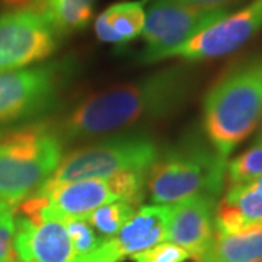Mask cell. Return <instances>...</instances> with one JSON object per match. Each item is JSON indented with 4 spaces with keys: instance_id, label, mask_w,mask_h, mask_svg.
<instances>
[{
    "instance_id": "obj_1",
    "label": "cell",
    "mask_w": 262,
    "mask_h": 262,
    "mask_svg": "<svg viewBox=\"0 0 262 262\" xmlns=\"http://www.w3.org/2000/svg\"><path fill=\"white\" fill-rule=\"evenodd\" d=\"M192 76L172 66L88 95L54 127L64 143L92 140L166 118L187 102Z\"/></svg>"
},
{
    "instance_id": "obj_2",
    "label": "cell",
    "mask_w": 262,
    "mask_h": 262,
    "mask_svg": "<svg viewBox=\"0 0 262 262\" xmlns=\"http://www.w3.org/2000/svg\"><path fill=\"white\" fill-rule=\"evenodd\" d=\"M262 117V50L234 61L208 89L203 130L222 159L252 133Z\"/></svg>"
},
{
    "instance_id": "obj_3",
    "label": "cell",
    "mask_w": 262,
    "mask_h": 262,
    "mask_svg": "<svg viewBox=\"0 0 262 262\" xmlns=\"http://www.w3.org/2000/svg\"><path fill=\"white\" fill-rule=\"evenodd\" d=\"M226 165L210 141L189 131L159 151L147 170L146 185L155 204H175L196 195L217 196L226 184Z\"/></svg>"
},
{
    "instance_id": "obj_4",
    "label": "cell",
    "mask_w": 262,
    "mask_h": 262,
    "mask_svg": "<svg viewBox=\"0 0 262 262\" xmlns=\"http://www.w3.org/2000/svg\"><path fill=\"white\" fill-rule=\"evenodd\" d=\"M63 158V141L47 122L0 136V201L16 207L47 181Z\"/></svg>"
},
{
    "instance_id": "obj_5",
    "label": "cell",
    "mask_w": 262,
    "mask_h": 262,
    "mask_svg": "<svg viewBox=\"0 0 262 262\" xmlns=\"http://www.w3.org/2000/svg\"><path fill=\"white\" fill-rule=\"evenodd\" d=\"M75 66L56 60L0 73V136L54 110Z\"/></svg>"
},
{
    "instance_id": "obj_6",
    "label": "cell",
    "mask_w": 262,
    "mask_h": 262,
    "mask_svg": "<svg viewBox=\"0 0 262 262\" xmlns=\"http://www.w3.org/2000/svg\"><path fill=\"white\" fill-rule=\"evenodd\" d=\"M156 141L143 133H125L70 151L61 158L51 182L108 178L125 170L147 172L159 155Z\"/></svg>"
},
{
    "instance_id": "obj_7",
    "label": "cell",
    "mask_w": 262,
    "mask_h": 262,
    "mask_svg": "<svg viewBox=\"0 0 262 262\" xmlns=\"http://www.w3.org/2000/svg\"><path fill=\"white\" fill-rule=\"evenodd\" d=\"M15 217L13 252L22 262H73L75 251L64 222L47 198L32 194L19 204Z\"/></svg>"
},
{
    "instance_id": "obj_8",
    "label": "cell",
    "mask_w": 262,
    "mask_h": 262,
    "mask_svg": "<svg viewBox=\"0 0 262 262\" xmlns=\"http://www.w3.org/2000/svg\"><path fill=\"white\" fill-rule=\"evenodd\" d=\"M233 8L203 9L173 0H155L146 13L141 35L146 48L140 63H156L165 53L185 44L213 24L227 16Z\"/></svg>"
},
{
    "instance_id": "obj_9",
    "label": "cell",
    "mask_w": 262,
    "mask_h": 262,
    "mask_svg": "<svg viewBox=\"0 0 262 262\" xmlns=\"http://www.w3.org/2000/svg\"><path fill=\"white\" fill-rule=\"evenodd\" d=\"M63 35L39 10L12 9L0 15V73L27 69L53 56Z\"/></svg>"
},
{
    "instance_id": "obj_10",
    "label": "cell",
    "mask_w": 262,
    "mask_h": 262,
    "mask_svg": "<svg viewBox=\"0 0 262 262\" xmlns=\"http://www.w3.org/2000/svg\"><path fill=\"white\" fill-rule=\"evenodd\" d=\"M262 31V0H251L245 8L230 12L185 44L160 57L181 58L185 61H203L229 56L242 48Z\"/></svg>"
},
{
    "instance_id": "obj_11",
    "label": "cell",
    "mask_w": 262,
    "mask_h": 262,
    "mask_svg": "<svg viewBox=\"0 0 262 262\" xmlns=\"http://www.w3.org/2000/svg\"><path fill=\"white\" fill-rule=\"evenodd\" d=\"M170 206L166 241L187 249L191 258L200 259L214 239L215 196H191Z\"/></svg>"
},
{
    "instance_id": "obj_12",
    "label": "cell",
    "mask_w": 262,
    "mask_h": 262,
    "mask_svg": "<svg viewBox=\"0 0 262 262\" xmlns=\"http://www.w3.org/2000/svg\"><path fill=\"white\" fill-rule=\"evenodd\" d=\"M47 198L50 208L58 217H84L99 207L118 201L108 178H95L73 182L46 181L35 191Z\"/></svg>"
},
{
    "instance_id": "obj_13",
    "label": "cell",
    "mask_w": 262,
    "mask_h": 262,
    "mask_svg": "<svg viewBox=\"0 0 262 262\" xmlns=\"http://www.w3.org/2000/svg\"><path fill=\"white\" fill-rule=\"evenodd\" d=\"M170 211V204L140 207L118 233L108 237L117 262L165 242L168 237Z\"/></svg>"
},
{
    "instance_id": "obj_14",
    "label": "cell",
    "mask_w": 262,
    "mask_h": 262,
    "mask_svg": "<svg viewBox=\"0 0 262 262\" xmlns=\"http://www.w3.org/2000/svg\"><path fill=\"white\" fill-rule=\"evenodd\" d=\"M253 225H262V177L227 188L215 206L214 234H233Z\"/></svg>"
},
{
    "instance_id": "obj_15",
    "label": "cell",
    "mask_w": 262,
    "mask_h": 262,
    "mask_svg": "<svg viewBox=\"0 0 262 262\" xmlns=\"http://www.w3.org/2000/svg\"><path fill=\"white\" fill-rule=\"evenodd\" d=\"M146 20L143 2H121L106 8L95 20L99 41L124 46L141 35Z\"/></svg>"
},
{
    "instance_id": "obj_16",
    "label": "cell",
    "mask_w": 262,
    "mask_h": 262,
    "mask_svg": "<svg viewBox=\"0 0 262 262\" xmlns=\"http://www.w3.org/2000/svg\"><path fill=\"white\" fill-rule=\"evenodd\" d=\"M262 258V225H253L233 234H214L201 262H251Z\"/></svg>"
},
{
    "instance_id": "obj_17",
    "label": "cell",
    "mask_w": 262,
    "mask_h": 262,
    "mask_svg": "<svg viewBox=\"0 0 262 262\" xmlns=\"http://www.w3.org/2000/svg\"><path fill=\"white\" fill-rule=\"evenodd\" d=\"M31 8L39 10L61 35H67L91 24L95 0H34Z\"/></svg>"
},
{
    "instance_id": "obj_18",
    "label": "cell",
    "mask_w": 262,
    "mask_h": 262,
    "mask_svg": "<svg viewBox=\"0 0 262 262\" xmlns=\"http://www.w3.org/2000/svg\"><path fill=\"white\" fill-rule=\"evenodd\" d=\"M137 210L125 201H115L94 210L84 215V220L102 237H113L121 230Z\"/></svg>"
},
{
    "instance_id": "obj_19",
    "label": "cell",
    "mask_w": 262,
    "mask_h": 262,
    "mask_svg": "<svg viewBox=\"0 0 262 262\" xmlns=\"http://www.w3.org/2000/svg\"><path fill=\"white\" fill-rule=\"evenodd\" d=\"M259 177H262L261 141H255L252 147L245 150L226 165V184H229L227 188L244 185Z\"/></svg>"
},
{
    "instance_id": "obj_20",
    "label": "cell",
    "mask_w": 262,
    "mask_h": 262,
    "mask_svg": "<svg viewBox=\"0 0 262 262\" xmlns=\"http://www.w3.org/2000/svg\"><path fill=\"white\" fill-rule=\"evenodd\" d=\"M63 222L75 251L73 262H84L89 259L103 242L102 236L95 232L84 217H63Z\"/></svg>"
},
{
    "instance_id": "obj_21",
    "label": "cell",
    "mask_w": 262,
    "mask_h": 262,
    "mask_svg": "<svg viewBox=\"0 0 262 262\" xmlns=\"http://www.w3.org/2000/svg\"><path fill=\"white\" fill-rule=\"evenodd\" d=\"M191 255L187 249L170 242H162L131 256L134 262H184Z\"/></svg>"
},
{
    "instance_id": "obj_22",
    "label": "cell",
    "mask_w": 262,
    "mask_h": 262,
    "mask_svg": "<svg viewBox=\"0 0 262 262\" xmlns=\"http://www.w3.org/2000/svg\"><path fill=\"white\" fill-rule=\"evenodd\" d=\"M16 208L0 201V262H9L13 253Z\"/></svg>"
},
{
    "instance_id": "obj_23",
    "label": "cell",
    "mask_w": 262,
    "mask_h": 262,
    "mask_svg": "<svg viewBox=\"0 0 262 262\" xmlns=\"http://www.w3.org/2000/svg\"><path fill=\"white\" fill-rule=\"evenodd\" d=\"M187 6H195L203 9H217V8H233L242 0H173Z\"/></svg>"
},
{
    "instance_id": "obj_24",
    "label": "cell",
    "mask_w": 262,
    "mask_h": 262,
    "mask_svg": "<svg viewBox=\"0 0 262 262\" xmlns=\"http://www.w3.org/2000/svg\"><path fill=\"white\" fill-rule=\"evenodd\" d=\"M258 131H256V137H255V141H261L262 143V117L261 120H259V122H258Z\"/></svg>"
},
{
    "instance_id": "obj_25",
    "label": "cell",
    "mask_w": 262,
    "mask_h": 262,
    "mask_svg": "<svg viewBox=\"0 0 262 262\" xmlns=\"http://www.w3.org/2000/svg\"><path fill=\"white\" fill-rule=\"evenodd\" d=\"M9 262H22V261H19L18 258H16V255H15V252H13L12 253V256H10Z\"/></svg>"
},
{
    "instance_id": "obj_26",
    "label": "cell",
    "mask_w": 262,
    "mask_h": 262,
    "mask_svg": "<svg viewBox=\"0 0 262 262\" xmlns=\"http://www.w3.org/2000/svg\"><path fill=\"white\" fill-rule=\"evenodd\" d=\"M251 262H262V258H259V259H255V261H251Z\"/></svg>"
},
{
    "instance_id": "obj_27",
    "label": "cell",
    "mask_w": 262,
    "mask_h": 262,
    "mask_svg": "<svg viewBox=\"0 0 262 262\" xmlns=\"http://www.w3.org/2000/svg\"><path fill=\"white\" fill-rule=\"evenodd\" d=\"M141 2H147V0H141Z\"/></svg>"
}]
</instances>
